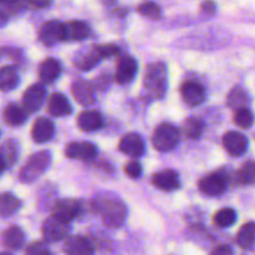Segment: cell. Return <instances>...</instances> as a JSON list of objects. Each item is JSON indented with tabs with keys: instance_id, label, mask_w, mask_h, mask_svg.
Returning <instances> with one entry per match:
<instances>
[{
	"instance_id": "obj_1",
	"label": "cell",
	"mask_w": 255,
	"mask_h": 255,
	"mask_svg": "<svg viewBox=\"0 0 255 255\" xmlns=\"http://www.w3.org/2000/svg\"><path fill=\"white\" fill-rule=\"evenodd\" d=\"M144 92L149 99H163L167 91V69L161 62L148 66L144 76Z\"/></svg>"
},
{
	"instance_id": "obj_2",
	"label": "cell",
	"mask_w": 255,
	"mask_h": 255,
	"mask_svg": "<svg viewBox=\"0 0 255 255\" xmlns=\"http://www.w3.org/2000/svg\"><path fill=\"white\" fill-rule=\"evenodd\" d=\"M99 213H101L104 223L110 228H119L124 224L127 216L126 206L119 199H99L96 204Z\"/></svg>"
},
{
	"instance_id": "obj_3",
	"label": "cell",
	"mask_w": 255,
	"mask_h": 255,
	"mask_svg": "<svg viewBox=\"0 0 255 255\" xmlns=\"http://www.w3.org/2000/svg\"><path fill=\"white\" fill-rule=\"evenodd\" d=\"M50 163H51V153L49 151H41L32 154L20 171V181L22 183H32L46 172Z\"/></svg>"
},
{
	"instance_id": "obj_4",
	"label": "cell",
	"mask_w": 255,
	"mask_h": 255,
	"mask_svg": "<svg viewBox=\"0 0 255 255\" xmlns=\"http://www.w3.org/2000/svg\"><path fill=\"white\" fill-rule=\"evenodd\" d=\"M179 142V132L173 125L162 124L154 131L152 143L161 152L172 151Z\"/></svg>"
},
{
	"instance_id": "obj_5",
	"label": "cell",
	"mask_w": 255,
	"mask_h": 255,
	"mask_svg": "<svg viewBox=\"0 0 255 255\" xmlns=\"http://www.w3.org/2000/svg\"><path fill=\"white\" fill-rule=\"evenodd\" d=\"M229 178L223 172L208 174L199 181V189L202 193L209 197L222 196L228 189Z\"/></svg>"
},
{
	"instance_id": "obj_6",
	"label": "cell",
	"mask_w": 255,
	"mask_h": 255,
	"mask_svg": "<svg viewBox=\"0 0 255 255\" xmlns=\"http://www.w3.org/2000/svg\"><path fill=\"white\" fill-rule=\"evenodd\" d=\"M69 232V224L60 221L54 216L46 219L44 226H42V237H44L45 241L50 242V243H55V242L65 239Z\"/></svg>"
},
{
	"instance_id": "obj_7",
	"label": "cell",
	"mask_w": 255,
	"mask_h": 255,
	"mask_svg": "<svg viewBox=\"0 0 255 255\" xmlns=\"http://www.w3.org/2000/svg\"><path fill=\"white\" fill-rule=\"evenodd\" d=\"M46 97V90L42 85L36 84L30 86L22 96V109L26 112H35L42 106Z\"/></svg>"
},
{
	"instance_id": "obj_8",
	"label": "cell",
	"mask_w": 255,
	"mask_h": 255,
	"mask_svg": "<svg viewBox=\"0 0 255 255\" xmlns=\"http://www.w3.org/2000/svg\"><path fill=\"white\" fill-rule=\"evenodd\" d=\"M81 204L75 199H61L54 206V214L60 221L69 224L72 219L76 218L81 212Z\"/></svg>"
},
{
	"instance_id": "obj_9",
	"label": "cell",
	"mask_w": 255,
	"mask_h": 255,
	"mask_svg": "<svg viewBox=\"0 0 255 255\" xmlns=\"http://www.w3.org/2000/svg\"><path fill=\"white\" fill-rule=\"evenodd\" d=\"M223 144L224 148L231 156L238 157L246 153L247 148H248V139L244 134L239 133V132L231 131L224 134Z\"/></svg>"
},
{
	"instance_id": "obj_10",
	"label": "cell",
	"mask_w": 255,
	"mask_h": 255,
	"mask_svg": "<svg viewBox=\"0 0 255 255\" xmlns=\"http://www.w3.org/2000/svg\"><path fill=\"white\" fill-rule=\"evenodd\" d=\"M144 142L137 133H128L120 142V151L132 158H138L144 153Z\"/></svg>"
},
{
	"instance_id": "obj_11",
	"label": "cell",
	"mask_w": 255,
	"mask_h": 255,
	"mask_svg": "<svg viewBox=\"0 0 255 255\" xmlns=\"http://www.w3.org/2000/svg\"><path fill=\"white\" fill-rule=\"evenodd\" d=\"M65 153L72 159H92L97 156V147L91 142H72L66 146Z\"/></svg>"
},
{
	"instance_id": "obj_12",
	"label": "cell",
	"mask_w": 255,
	"mask_h": 255,
	"mask_svg": "<svg viewBox=\"0 0 255 255\" xmlns=\"http://www.w3.org/2000/svg\"><path fill=\"white\" fill-rule=\"evenodd\" d=\"M39 39L46 46H52L62 41V22L57 20L45 22L39 31Z\"/></svg>"
},
{
	"instance_id": "obj_13",
	"label": "cell",
	"mask_w": 255,
	"mask_h": 255,
	"mask_svg": "<svg viewBox=\"0 0 255 255\" xmlns=\"http://www.w3.org/2000/svg\"><path fill=\"white\" fill-rule=\"evenodd\" d=\"M90 35V27L84 21H70L62 24V40L81 41Z\"/></svg>"
},
{
	"instance_id": "obj_14",
	"label": "cell",
	"mask_w": 255,
	"mask_h": 255,
	"mask_svg": "<svg viewBox=\"0 0 255 255\" xmlns=\"http://www.w3.org/2000/svg\"><path fill=\"white\" fill-rule=\"evenodd\" d=\"M181 95L184 102L189 106H198L206 99V91L203 86L194 81H188L182 85Z\"/></svg>"
},
{
	"instance_id": "obj_15",
	"label": "cell",
	"mask_w": 255,
	"mask_h": 255,
	"mask_svg": "<svg viewBox=\"0 0 255 255\" xmlns=\"http://www.w3.org/2000/svg\"><path fill=\"white\" fill-rule=\"evenodd\" d=\"M71 91L74 97L76 99V101L79 104H81L82 106H92V105L96 102V96H95V90L91 86V84H89L87 81L84 80H80L76 81L71 87Z\"/></svg>"
},
{
	"instance_id": "obj_16",
	"label": "cell",
	"mask_w": 255,
	"mask_h": 255,
	"mask_svg": "<svg viewBox=\"0 0 255 255\" xmlns=\"http://www.w3.org/2000/svg\"><path fill=\"white\" fill-rule=\"evenodd\" d=\"M137 74V62L132 57H122L117 64L115 79L120 85H126L134 79Z\"/></svg>"
},
{
	"instance_id": "obj_17",
	"label": "cell",
	"mask_w": 255,
	"mask_h": 255,
	"mask_svg": "<svg viewBox=\"0 0 255 255\" xmlns=\"http://www.w3.org/2000/svg\"><path fill=\"white\" fill-rule=\"evenodd\" d=\"M54 124L51 120L45 119V117H40L34 122V126L31 129V136L36 143H45V142L50 141L54 136Z\"/></svg>"
},
{
	"instance_id": "obj_18",
	"label": "cell",
	"mask_w": 255,
	"mask_h": 255,
	"mask_svg": "<svg viewBox=\"0 0 255 255\" xmlns=\"http://www.w3.org/2000/svg\"><path fill=\"white\" fill-rule=\"evenodd\" d=\"M47 110H49L50 115L55 117H64L67 115L71 114L72 109L71 105H70L69 100L66 99V96L62 94H52L49 97V101H47Z\"/></svg>"
},
{
	"instance_id": "obj_19",
	"label": "cell",
	"mask_w": 255,
	"mask_h": 255,
	"mask_svg": "<svg viewBox=\"0 0 255 255\" xmlns=\"http://www.w3.org/2000/svg\"><path fill=\"white\" fill-rule=\"evenodd\" d=\"M101 59L102 56L100 55L99 50H97V46H96V47H92V49L85 50V51L77 54L74 59V64L75 66L79 67L80 70L87 71V70H91L92 67L96 66Z\"/></svg>"
},
{
	"instance_id": "obj_20",
	"label": "cell",
	"mask_w": 255,
	"mask_h": 255,
	"mask_svg": "<svg viewBox=\"0 0 255 255\" xmlns=\"http://www.w3.org/2000/svg\"><path fill=\"white\" fill-rule=\"evenodd\" d=\"M152 183L162 191H174L179 187V178L176 172L167 169L154 174Z\"/></svg>"
},
{
	"instance_id": "obj_21",
	"label": "cell",
	"mask_w": 255,
	"mask_h": 255,
	"mask_svg": "<svg viewBox=\"0 0 255 255\" xmlns=\"http://www.w3.org/2000/svg\"><path fill=\"white\" fill-rule=\"evenodd\" d=\"M66 255H92V247L84 237H71L64 246Z\"/></svg>"
},
{
	"instance_id": "obj_22",
	"label": "cell",
	"mask_w": 255,
	"mask_h": 255,
	"mask_svg": "<svg viewBox=\"0 0 255 255\" xmlns=\"http://www.w3.org/2000/svg\"><path fill=\"white\" fill-rule=\"evenodd\" d=\"M77 125L82 131L92 132L101 128L102 125H104V120L99 112L84 111L80 114L79 119H77Z\"/></svg>"
},
{
	"instance_id": "obj_23",
	"label": "cell",
	"mask_w": 255,
	"mask_h": 255,
	"mask_svg": "<svg viewBox=\"0 0 255 255\" xmlns=\"http://www.w3.org/2000/svg\"><path fill=\"white\" fill-rule=\"evenodd\" d=\"M61 72V65L55 59H46L41 62L39 69L40 80L45 84L54 82Z\"/></svg>"
},
{
	"instance_id": "obj_24",
	"label": "cell",
	"mask_w": 255,
	"mask_h": 255,
	"mask_svg": "<svg viewBox=\"0 0 255 255\" xmlns=\"http://www.w3.org/2000/svg\"><path fill=\"white\" fill-rule=\"evenodd\" d=\"M20 75L15 66H4L0 69V90L11 91L19 85Z\"/></svg>"
},
{
	"instance_id": "obj_25",
	"label": "cell",
	"mask_w": 255,
	"mask_h": 255,
	"mask_svg": "<svg viewBox=\"0 0 255 255\" xmlns=\"http://www.w3.org/2000/svg\"><path fill=\"white\" fill-rule=\"evenodd\" d=\"M4 120L10 126H21L26 121V111L16 104H10L4 110Z\"/></svg>"
},
{
	"instance_id": "obj_26",
	"label": "cell",
	"mask_w": 255,
	"mask_h": 255,
	"mask_svg": "<svg viewBox=\"0 0 255 255\" xmlns=\"http://www.w3.org/2000/svg\"><path fill=\"white\" fill-rule=\"evenodd\" d=\"M25 241V234L19 227H10L9 229H6L2 236V242H4L5 247H7L9 249L12 251H16L20 249L24 244Z\"/></svg>"
},
{
	"instance_id": "obj_27",
	"label": "cell",
	"mask_w": 255,
	"mask_h": 255,
	"mask_svg": "<svg viewBox=\"0 0 255 255\" xmlns=\"http://www.w3.org/2000/svg\"><path fill=\"white\" fill-rule=\"evenodd\" d=\"M237 242L244 249L253 248L255 246V223L251 222V223L244 224L239 231Z\"/></svg>"
},
{
	"instance_id": "obj_28",
	"label": "cell",
	"mask_w": 255,
	"mask_h": 255,
	"mask_svg": "<svg viewBox=\"0 0 255 255\" xmlns=\"http://www.w3.org/2000/svg\"><path fill=\"white\" fill-rule=\"evenodd\" d=\"M227 104H228L229 107L237 110V111L242 109H247L249 104V96L243 89L237 87L233 91H231L228 100H227Z\"/></svg>"
},
{
	"instance_id": "obj_29",
	"label": "cell",
	"mask_w": 255,
	"mask_h": 255,
	"mask_svg": "<svg viewBox=\"0 0 255 255\" xmlns=\"http://www.w3.org/2000/svg\"><path fill=\"white\" fill-rule=\"evenodd\" d=\"M20 208V201L11 193H4L0 196V214L4 217L11 216Z\"/></svg>"
},
{
	"instance_id": "obj_30",
	"label": "cell",
	"mask_w": 255,
	"mask_h": 255,
	"mask_svg": "<svg viewBox=\"0 0 255 255\" xmlns=\"http://www.w3.org/2000/svg\"><path fill=\"white\" fill-rule=\"evenodd\" d=\"M17 154H19V147H17L16 141H14V139H9V141L5 142L2 144L1 149H0V156L4 159L6 167L12 166L15 163Z\"/></svg>"
},
{
	"instance_id": "obj_31",
	"label": "cell",
	"mask_w": 255,
	"mask_h": 255,
	"mask_svg": "<svg viewBox=\"0 0 255 255\" xmlns=\"http://www.w3.org/2000/svg\"><path fill=\"white\" fill-rule=\"evenodd\" d=\"M204 124L199 119H189L183 125V133L191 139H198L203 132Z\"/></svg>"
},
{
	"instance_id": "obj_32",
	"label": "cell",
	"mask_w": 255,
	"mask_h": 255,
	"mask_svg": "<svg viewBox=\"0 0 255 255\" xmlns=\"http://www.w3.org/2000/svg\"><path fill=\"white\" fill-rule=\"evenodd\" d=\"M237 221V213L232 208L221 209L214 217V223L221 228H228L233 226Z\"/></svg>"
},
{
	"instance_id": "obj_33",
	"label": "cell",
	"mask_w": 255,
	"mask_h": 255,
	"mask_svg": "<svg viewBox=\"0 0 255 255\" xmlns=\"http://www.w3.org/2000/svg\"><path fill=\"white\" fill-rule=\"evenodd\" d=\"M238 182L241 184H254L255 183V161H249L238 172Z\"/></svg>"
},
{
	"instance_id": "obj_34",
	"label": "cell",
	"mask_w": 255,
	"mask_h": 255,
	"mask_svg": "<svg viewBox=\"0 0 255 255\" xmlns=\"http://www.w3.org/2000/svg\"><path fill=\"white\" fill-rule=\"evenodd\" d=\"M234 124L241 128H251L254 124V115L249 109L238 110L234 115Z\"/></svg>"
},
{
	"instance_id": "obj_35",
	"label": "cell",
	"mask_w": 255,
	"mask_h": 255,
	"mask_svg": "<svg viewBox=\"0 0 255 255\" xmlns=\"http://www.w3.org/2000/svg\"><path fill=\"white\" fill-rule=\"evenodd\" d=\"M138 12L143 16L149 17V19H159L161 17V9L154 2H143L138 6Z\"/></svg>"
},
{
	"instance_id": "obj_36",
	"label": "cell",
	"mask_w": 255,
	"mask_h": 255,
	"mask_svg": "<svg viewBox=\"0 0 255 255\" xmlns=\"http://www.w3.org/2000/svg\"><path fill=\"white\" fill-rule=\"evenodd\" d=\"M26 255H50V251L42 242H34L26 248Z\"/></svg>"
},
{
	"instance_id": "obj_37",
	"label": "cell",
	"mask_w": 255,
	"mask_h": 255,
	"mask_svg": "<svg viewBox=\"0 0 255 255\" xmlns=\"http://www.w3.org/2000/svg\"><path fill=\"white\" fill-rule=\"evenodd\" d=\"M125 172H126L127 176H129L131 178H138L142 174V166L139 164V162L132 161L127 164L126 168H125Z\"/></svg>"
},
{
	"instance_id": "obj_38",
	"label": "cell",
	"mask_w": 255,
	"mask_h": 255,
	"mask_svg": "<svg viewBox=\"0 0 255 255\" xmlns=\"http://www.w3.org/2000/svg\"><path fill=\"white\" fill-rule=\"evenodd\" d=\"M97 50H99L100 55H101L102 57H109V56H112V55L117 54L119 52V47L116 46V45H100V46H97Z\"/></svg>"
},
{
	"instance_id": "obj_39",
	"label": "cell",
	"mask_w": 255,
	"mask_h": 255,
	"mask_svg": "<svg viewBox=\"0 0 255 255\" xmlns=\"http://www.w3.org/2000/svg\"><path fill=\"white\" fill-rule=\"evenodd\" d=\"M25 6L34 7V9H44L51 5L52 0H24Z\"/></svg>"
},
{
	"instance_id": "obj_40",
	"label": "cell",
	"mask_w": 255,
	"mask_h": 255,
	"mask_svg": "<svg viewBox=\"0 0 255 255\" xmlns=\"http://www.w3.org/2000/svg\"><path fill=\"white\" fill-rule=\"evenodd\" d=\"M202 11L204 14H214L216 12V4H214L213 0H204L203 4H202Z\"/></svg>"
},
{
	"instance_id": "obj_41",
	"label": "cell",
	"mask_w": 255,
	"mask_h": 255,
	"mask_svg": "<svg viewBox=\"0 0 255 255\" xmlns=\"http://www.w3.org/2000/svg\"><path fill=\"white\" fill-rule=\"evenodd\" d=\"M211 255H233V251L228 246H221L214 249Z\"/></svg>"
},
{
	"instance_id": "obj_42",
	"label": "cell",
	"mask_w": 255,
	"mask_h": 255,
	"mask_svg": "<svg viewBox=\"0 0 255 255\" xmlns=\"http://www.w3.org/2000/svg\"><path fill=\"white\" fill-rule=\"evenodd\" d=\"M6 21H7L6 14H5L4 11H1V10H0V26H4V25L6 24Z\"/></svg>"
},
{
	"instance_id": "obj_43",
	"label": "cell",
	"mask_w": 255,
	"mask_h": 255,
	"mask_svg": "<svg viewBox=\"0 0 255 255\" xmlns=\"http://www.w3.org/2000/svg\"><path fill=\"white\" fill-rule=\"evenodd\" d=\"M5 168H6V164H5L4 159H2L1 156H0V174L5 171Z\"/></svg>"
},
{
	"instance_id": "obj_44",
	"label": "cell",
	"mask_w": 255,
	"mask_h": 255,
	"mask_svg": "<svg viewBox=\"0 0 255 255\" xmlns=\"http://www.w3.org/2000/svg\"><path fill=\"white\" fill-rule=\"evenodd\" d=\"M101 1H102V4H105V5H112L115 1H116V0H101Z\"/></svg>"
},
{
	"instance_id": "obj_45",
	"label": "cell",
	"mask_w": 255,
	"mask_h": 255,
	"mask_svg": "<svg viewBox=\"0 0 255 255\" xmlns=\"http://www.w3.org/2000/svg\"><path fill=\"white\" fill-rule=\"evenodd\" d=\"M9 1H10V0H0V4L4 5V4H6V2H9Z\"/></svg>"
},
{
	"instance_id": "obj_46",
	"label": "cell",
	"mask_w": 255,
	"mask_h": 255,
	"mask_svg": "<svg viewBox=\"0 0 255 255\" xmlns=\"http://www.w3.org/2000/svg\"><path fill=\"white\" fill-rule=\"evenodd\" d=\"M0 255H10V254H7V253H0Z\"/></svg>"
}]
</instances>
